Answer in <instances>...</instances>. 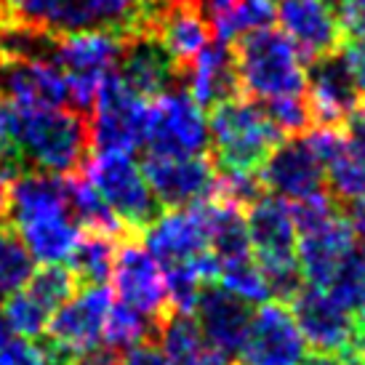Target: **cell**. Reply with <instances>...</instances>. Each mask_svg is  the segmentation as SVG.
<instances>
[{
	"mask_svg": "<svg viewBox=\"0 0 365 365\" xmlns=\"http://www.w3.org/2000/svg\"><path fill=\"white\" fill-rule=\"evenodd\" d=\"M216 283L227 288L230 294L240 296L248 304H264L269 302V285L264 277L262 267L256 264L254 254L251 256H237V259H224L219 262V277Z\"/></svg>",
	"mask_w": 365,
	"mask_h": 365,
	"instance_id": "30",
	"label": "cell"
},
{
	"mask_svg": "<svg viewBox=\"0 0 365 365\" xmlns=\"http://www.w3.org/2000/svg\"><path fill=\"white\" fill-rule=\"evenodd\" d=\"M142 173L163 211L171 208H187L211 197L216 192L219 171L213 165L211 155H153L144 153Z\"/></svg>",
	"mask_w": 365,
	"mask_h": 365,
	"instance_id": "11",
	"label": "cell"
},
{
	"mask_svg": "<svg viewBox=\"0 0 365 365\" xmlns=\"http://www.w3.org/2000/svg\"><path fill=\"white\" fill-rule=\"evenodd\" d=\"M81 173L131 235H144L163 213L133 155L91 150Z\"/></svg>",
	"mask_w": 365,
	"mask_h": 365,
	"instance_id": "5",
	"label": "cell"
},
{
	"mask_svg": "<svg viewBox=\"0 0 365 365\" xmlns=\"http://www.w3.org/2000/svg\"><path fill=\"white\" fill-rule=\"evenodd\" d=\"M262 110L269 115V120L280 128L285 139L288 136H304L307 131L314 128L312 107L307 93H291V96H274V99H264Z\"/></svg>",
	"mask_w": 365,
	"mask_h": 365,
	"instance_id": "33",
	"label": "cell"
},
{
	"mask_svg": "<svg viewBox=\"0 0 365 365\" xmlns=\"http://www.w3.org/2000/svg\"><path fill=\"white\" fill-rule=\"evenodd\" d=\"M344 213H346V219H349V224H352V230H355L357 240L365 245V200L344 205Z\"/></svg>",
	"mask_w": 365,
	"mask_h": 365,
	"instance_id": "38",
	"label": "cell"
},
{
	"mask_svg": "<svg viewBox=\"0 0 365 365\" xmlns=\"http://www.w3.org/2000/svg\"><path fill=\"white\" fill-rule=\"evenodd\" d=\"M288 307L307 346L314 352L341 355L344 360L365 355V320L346 312L328 291L304 285Z\"/></svg>",
	"mask_w": 365,
	"mask_h": 365,
	"instance_id": "8",
	"label": "cell"
},
{
	"mask_svg": "<svg viewBox=\"0 0 365 365\" xmlns=\"http://www.w3.org/2000/svg\"><path fill=\"white\" fill-rule=\"evenodd\" d=\"M0 99L21 110L67 107L70 86L53 61L0 53Z\"/></svg>",
	"mask_w": 365,
	"mask_h": 365,
	"instance_id": "15",
	"label": "cell"
},
{
	"mask_svg": "<svg viewBox=\"0 0 365 365\" xmlns=\"http://www.w3.org/2000/svg\"><path fill=\"white\" fill-rule=\"evenodd\" d=\"M302 365H346V360L341 355H328V352H312V355H304Z\"/></svg>",
	"mask_w": 365,
	"mask_h": 365,
	"instance_id": "40",
	"label": "cell"
},
{
	"mask_svg": "<svg viewBox=\"0 0 365 365\" xmlns=\"http://www.w3.org/2000/svg\"><path fill=\"white\" fill-rule=\"evenodd\" d=\"M357 235L346 213H336L334 219L323 222L320 227H312L307 232H299L296 243V259L299 269L304 274V283L314 288H328L339 272V267L346 262V256L357 248Z\"/></svg>",
	"mask_w": 365,
	"mask_h": 365,
	"instance_id": "18",
	"label": "cell"
},
{
	"mask_svg": "<svg viewBox=\"0 0 365 365\" xmlns=\"http://www.w3.org/2000/svg\"><path fill=\"white\" fill-rule=\"evenodd\" d=\"M3 219L19 232L43 267L70 264L83 237L67 192V176L43 171L19 173L6 184Z\"/></svg>",
	"mask_w": 365,
	"mask_h": 365,
	"instance_id": "1",
	"label": "cell"
},
{
	"mask_svg": "<svg viewBox=\"0 0 365 365\" xmlns=\"http://www.w3.org/2000/svg\"><path fill=\"white\" fill-rule=\"evenodd\" d=\"M144 153L176 158L211 155L205 110L184 88H173L150 102Z\"/></svg>",
	"mask_w": 365,
	"mask_h": 365,
	"instance_id": "9",
	"label": "cell"
},
{
	"mask_svg": "<svg viewBox=\"0 0 365 365\" xmlns=\"http://www.w3.org/2000/svg\"><path fill=\"white\" fill-rule=\"evenodd\" d=\"M91 118L75 107L24 110L21 153L27 171L72 176L91 155Z\"/></svg>",
	"mask_w": 365,
	"mask_h": 365,
	"instance_id": "3",
	"label": "cell"
},
{
	"mask_svg": "<svg viewBox=\"0 0 365 365\" xmlns=\"http://www.w3.org/2000/svg\"><path fill=\"white\" fill-rule=\"evenodd\" d=\"M0 365H53L41 339H24L11 334L0 344Z\"/></svg>",
	"mask_w": 365,
	"mask_h": 365,
	"instance_id": "34",
	"label": "cell"
},
{
	"mask_svg": "<svg viewBox=\"0 0 365 365\" xmlns=\"http://www.w3.org/2000/svg\"><path fill=\"white\" fill-rule=\"evenodd\" d=\"M344 131H346L349 144H352V150L365 158V102L352 112V118L346 120Z\"/></svg>",
	"mask_w": 365,
	"mask_h": 365,
	"instance_id": "37",
	"label": "cell"
},
{
	"mask_svg": "<svg viewBox=\"0 0 365 365\" xmlns=\"http://www.w3.org/2000/svg\"><path fill=\"white\" fill-rule=\"evenodd\" d=\"M211 158L216 171L256 173L285 136L256 99H230L208 110Z\"/></svg>",
	"mask_w": 365,
	"mask_h": 365,
	"instance_id": "4",
	"label": "cell"
},
{
	"mask_svg": "<svg viewBox=\"0 0 365 365\" xmlns=\"http://www.w3.org/2000/svg\"><path fill=\"white\" fill-rule=\"evenodd\" d=\"M307 99L312 107L314 125L334 128H344L352 112L365 102L341 48L307 64Z\"/></svg>",
	"mask_w": 365,
	"mask_h": 365,
	"instance_id": "14",
	"label": "cell"
},
{
	"mask_svg": "<svg viewBox=\"0 0 365 365\" xmlns=\"http://www.w3.org/2000/svg\"><path fill=\"white\" fill-rule=\"evenodd\" d=\"M112 285H115V294L120 296L118 302L133 307L136 312L147 314L155 323H160L171 312L163 267L147 251L142 235H125L118 243Z\"/></svg>",
	"mask_w": 365,
	"mask_h": 365,
	"instance_id": "10",
	"label": "cell"
},
{
	"mask_svg": "<svg viewBox=\"0 0 365 365\" xmlns=\"http://www.w3.org/2000/svg\"><path fill=\"white\" fill-rule=\"evenodd\" d=\"M155 336H158L155 320H150L147 314L136 312L133 307L123 304V302H112L102 331V346L123 355L125 349L142 344L147 339H155Z\"/></svg>",
	"mask_w": 365,
	"mask_h": 365,
	"instance_id": "28",
	"label": "cell"
},
{
	"mask_svg": "<svg viewBox=\"0 0 365 365\" xmlns=\"http://www.w3.org/2000/svg\"><path fill=\"white\" fill-rule=\"evenodd\" d=\"M363 320H365V317H363Z\"/></svg>",
	"mask_w": 365,
	"mask_h": 365,
	"instance_id": "43",
	"label": "cell"
},
{
	"mask_svg": "<svg viewBox=\"0 0 365 365\" xmlns=\"http://www.w3.org/2000/svg\"><path fill=\"white\" fill-rule=\"evenodd\" d=\"M123 43L125 41L104 30L67 32L56 41L53 64L64 75H86V78L102 81L107 72L118 70Z\"/></svg>",
	"mask_w": 365,
	"mask_h": 365,
	"instance_id": "22",
	"label": "cell"
},
{
	"mask_svg": "<svg viewBox=\"0 0 365 365\" xmlns=\"http://www.w3.org/2000/svg\"><path fill=\"white\" fill-rule=\"evenodd\" d=\"M155 341L160 344V349L173 365H197L205 349L211 346L200 331L197 317L192 312H176V309H171L158 323Z\"/></svg>",
	"mask_w": 365,
	"mask_h": 365,
	"instance_id": "25",
	"label": "cell"
},
{
	"mask_svg": "<svg viewBox=\"0 0 365 365\" xmlns=\"http://www.w3.org/2000/svg\"><path fill=\"white\" fill-rule=\"evenodd\" d=\"M267 195H274L285 203H296L328 190L323 163L317 160L304 136H288L274 147L259 168Z\"/></svg>",
	"mask_w": 365,
	"mask_h": 365,
	"instance_id": "13",
	"label": "cell"
},
{
	"mask_svg": "<svg viewBox=\"0 0 365 365\" xmlns=\"http://www.w3.org/2000/svg\"><path fill=\"white\" fill-rule=\"evenodd\" d=\"M120 365H173L165 352L160 349V344L155 339H147L142 344L125 349L120 355Z\"/></svg>",
	"mask_w": 365,
	"mask_h": 365,
	"instance_id": "35",
	"label": "cell"
},
{
	"mask_svg": "<svg viewBox=\"0 0 365 365\" xmlns=\"http://www.w3.org/2000/svg\"><path fill=\"white\" fill-rule=\"evenodd\" d=\"M118 75L133 91L142 93L147 102H153L173 88H182L179 64L155 35H139L123 43Z\"/></svg>",
	"mask_w": 365,
	"mask_h": 365,
	"instance_id": "19",
	"label": "cell"
},
{
	"mask_svg": "<svg viewBox=\"0 0 365 365\" xmlns=\"http://www.w3.org/2000/svg\"><path fill=\"white\" fill-rule=\"evenodd\" d=\"M245 99H274L307 93V64L283 30L259 27L230 43Z\"/></svg>",
	"mask_w": 365,
	"mask_h": 365,
	"instance_id": "2",
	"label": "cell"
},
{
	"mask_svg": "<svg viewBox=\"0 0 365 365\" xmlns=\"http://www.w3.org/2000/svg\"><path fill=\"white\" fill-rule=\"evenodd\" d=\"M307 341L291 307L264 302L254 314L240 346V365H302Z\"/></svg>",
	"mask_w": 365,
	"mask_h": 365,
	"instance_id": "12",
	"label": "cell"
},
{
	"mask_svg": "<svg viewBox=\"0 0 365 365\" xmlns=\"http://www.w3.org/2000/svg\"><path fill=\"white\" fill-rule=\"evenodd\" d=\"M331 294L334 302L344 307L349 314L365 317V248L357 243V248L346 256V262L339 267L334 280L323 288Z\"/></svg>",
	"mask_w": 365,
	"mask_h": 365,
	"instance_id": "32",
	"label": "cell"
},
{
	"mask_svg": "<svg viewBox=\"0 0 365 365\" xmlns=\"http://www.w3.org/2000/svg\"><path fill=\"white\" fill-rule=\"evenodd\" d=\"M123 240V237H120ZM118 237L99 232H86L75 254L70 259V267L81 285H104L112 280V267H115V254H118Z\"/></svg>",
	"mask_w": 365,
	"mask_h": 365,
	"instance_id": "26",
	"label": "cell"
},
{
	"mask_svg": "<svg viewBox=\"0 0 365 365\" xmlns=\"http://www.w3.org/2000/svg\"><path fill=\"white\" fill-rule=\"evenodd\" d=\"M325 179L328 192L334 195L341 208L365 200V158L352 150V144L325 165Z\"/></svg>",
	"mask_w": 365,
	"mask_h": 365,
	"instance_id": "31",
	"label": "cell"
},
{
	"mask_svg": "<svg viewBox=\"0 0 365 365\" xmlns=\"http://www.w3.org/2000/svg\"><path fill=\"white\" fill-rule=\"evenodd\" d=\"M155 38L184 70L213 41V32L197 0H173L155 27Z\"/></svg>",
	"mask_w": 365,
	"mask_h": 365,
	"instance_id": "23",
	"label": "cell"
},
{
	"mask_svg": "<svg viewBox=\"0 0 365 365\" xmlns=\"http://www.w3.org/2000/svg\"><path fill=\"white\" fill-rule=\"evenodd\" d=\"M274 19L280 21V30L294 41L304 64L339 51L344 43L341 24L328 0H277Z\"/></svg>",
	"mask_w": 365,
	"mask_h": 365,
	"instance_id": "17",
	"label": "cell"
},
{
	"mask_svg": "<svg viewBox=\"0 0 365 365\" xmlns=\"http://www.w3.org/2000/svg\"><path fill=\"white\" fill-rule=\"evenodd\" d=\"M35 274V259L19 232L0 219V304L21 291Z\"/></svg>",
	"mask_w": 365,
	"mask_h": 365,
	"instance_id": "27",
	"label": "cell"
},
{
	"mask_svg": "<svg viewBox=\"0 0 365 365\" xmlns=\"http://www.w3.org/2000/svg\"><path fill=\"white\" fill-rule=\"evenodd\" d=\"M91 30L112 32L120 41L155 35V27L173 0H83Z\"/></svg>",
	"mask_w": 365,
	"mask_h": 365,
	"instance_id": "24",
	"label": "cell"
},
{
	"mask_svg": "<svg viewBox=\"0 0 365 365\" xmlns=\"http://www.w3.org/2000/svg\"><path fill=\"white\" fill-rule=\"evenodd\" d=\"M72 365H120V355L112 352V349H107V346H99L96 352L81 357L78 363H72Z\"/></svg>",
	"mask_w": 365,
	"mask_h": 365,
	"instance_id": "39",
	"label": "cell"
},
{
	"mask_svg": "<svg viewBox=\"0 0 365 365\" xmlns=\"http://www.w3.org/2000/svg\"><path fill=\"white\" fill-rule=\"evenodd\" d=\"M144 245L163 269L211 254V237H208L203 205L195 203L187 208L163 211L158 222L144 232Z\"/></svg>",
	"mask_w": 365,
	"mask_h": 365,
	"instance_id": "16",
	"label": "cell"
},
{
	"mask_svg": "<svg viewBox=\"0 0 365 365\" xmlns=\"http://www.w3.org/2000/svg\"><path fill=\"white\" fill-rule=\"evenodd\" d=\"M115 291L110 285H81L51 314L41 341L53 365H72L102 346V331L110 314Z\"/></svg>",
	"mask_w": 365,
	"mask_h": 365,
	"instance_id": "6",
	"label": "cell"
},
{
	"mask_svg": "<svg viewBox=\"0 0 365 365\" xmlns=\"http://www.w3.org/2000/svg\"><path fill=\"white\" fill-rule=\"evenodd\" d=\"M51 314V307L32 294L27 285L0 304L3 323L11 328V334L24 336V339H41L46 334V328H48Z\"/></svg>",
	"mask_w": 365,
	"mask_h": 365,
	"instance_id": "29",
	"label": "cell"
},
{
	"mask_svg": "<svg viewBox=\"0 0 365 365\" xmlns=\"http://www.w3.org/2000/svg\"><path fill=\"white\" fill-rule=\"evenodd\" d=\"M251 314L254 309L248 302L230 294L219 283H205L195 304V317L200 323L205 341L230 357L240 355V346L251 325Z\"/></svg>",
	"mask_w": 365,
	"mask_h": 365,
	"instance_id": "20",
	"label": "cell"
},
{
	"mask_svg": "<svg viewBox=\"0 0 365 365\" xmlns=\"http://www.w3.org/2000/svg\"><path fill=\"white\" fill-rule=\"evenodd\" d=\"M150 102L123 81L118 70L104 75L91 110V144L99 153L133 155L144 147Z\"/></svg>",
	"mask_w": 365,
	"mask_h": 365,
	"instance_id": "7",
	"label": "cell"
},
{
	"mask_svg": "<svg viewBox=\"0 0 365 365\" xmlns=\"http://www.w3.org/2000/svg\"><path fill=\"white\" fill-rule=\"evenodd\" d=\"M346 365H365V355H363V357H352V360H346Z\"/></svg>",
	"mask_w": 365,
	"mask_h": 365,
	"instance_id": "41",
	"label": "cell"
},
{
	"mask_svg": "<svg viewBox=\"0 0 365 365\" xmlns=\"http://www.w3.org/2000/svg\"><path fill=\"white\" fill-rule=\"evenodd\" d=\"M182 88L205 112L222 102L240 99L243 91H240V78H237V67H235L230 43L213 38L203 51L182 70Z\"/></svg>",
	"mask_w": 365,
	"mask_h": 365,
	"instance_id": "21",
	"label": "cell"
},
{
	"mask_svg": "<svg viewBox=\"0 0 365 365\" xmlns=\"http://www.w3.org/2000/svg\"><path fill=\"white\" fill-rule=\"evenodd\" d=\"M328 3H334V0H328Z\"/></svg>",
	"mask_w": 365,
	"mask_h": 365,
	"instance_id": "42",
	"label": "cell"
},
{
	"mask_svg": "<svg viewBox=\"0 0 365 365\" xmlns=\"http://www.w3.org/2000/svg\"><path fill=\"white\" fill-rule=\"evenodd\" d=\"M341 53H344L346 64H349V72L355 78L357 88L365 96V38H344Z\"/></svg>",
	"mask_w": 365,
	"mask_h": 365,
	"instance_id": "36",
	"label": "cell"
}]
</instances>
